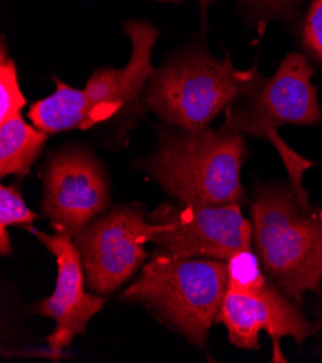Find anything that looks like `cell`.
I'll list each match as a JSON object with an SVG mask.
<instances>
[{"instance_id":"cell-1","label":"cell","mask_w":322,"mask_h":363,"mask_svg":"<svg viewBox=\"0 0 322 363\" xmlns=\"http://www.w3.org/2000/svg\"><path fill=\"white\" fill-rule=\"evenodd\" d=\"M247 158L244 133L220 129H162L156 150L143 167L183 204L227 206L246 201L241 168Z\"/></svg>"},{"instance_id":"cell-2","label":"cell","mask_w":322,"mask_h":363,"mask_svg":"<svg viewBox=\"0 0 322 363\" xmlns=\"http://www.w3.org/2000/svg\"><path fill=\"white\" fill-rule=\"evenodd\" d=\"M253 247L266 275L302 304L322 297V207L304 204L292 186L263 184L252 203Z\"/></svg>"},{"instance_id":"cell-3","label":"cell","mask_w":322,"mask_h":363,"mask_svg":"<svg viewBox=\"0 0 322 363\" xmlns=\"http://www.w3.org/2000/svg\"><path fill=\"white\" fill-rule=\"evenodd\" d=\"M227 288L226 261L156 253L120 298L146 306L191 343L204 349Z\"/></svg>"},{"instance_id":"cell-4","label":"cell","mask_w":322,"mask_h":363,"mask_svg":"<svg viewBox=\"0 0 322 363\" xmlns=\"http://www.w3.org/2000/svg\"><path fill=\"white\" fill-rule=\"evenodd\" d=\"M266 77L256 68L237 69L231 60L195 51L151 76L143 101L169 125L201 130L238 99L256 91Z\"/></svg>"},{"instance_id":"cell-5","label":"cell","mask_w":322,"mask_h":363,"mask_svg":"<svg viewBox=\"0 0 322 363\" xmlns=\"http://www.w3.org/2000/svg\"><path fill=\"white\" fill-rule=\"evenodd\" d=\"M314 72L306 57L298 52L288 54L275 76L265 79L256 91L238 99L227 108L222 125L269 140L279 152L289 174L291 186L304 204H311L302 183L304 172L314 162L289 148L277 129L283 125L311 126L322 121L318 90L312 84Z\"/></svg>"},{"instance_id":"cell-6","label":"cell","mask_w":322,"mask_h":363,"mask_svg":"<svg viewBox=\"0 0 322 363\" xmlns=\"http://www.w3.org/2000/svg\"><path fill=\"white\" fill-rule=\"evenodd\" d=\"M133 51L126 67L97 69L87 86L73 89L54 77L55 91L33 103L28 118L47 133H59L73 129H88L134 106L154 74L152 48L158 30L146 22H127Z\"/></svg>"},{"instance_id":"cell-7","label":"cell","mask_w":322,"mask_h":363,"mask_svg":"<svg viewBox=\"0 0 322 363\" xmlns=\"http://www.w3.org/2000/svg\"><path fill=\"white\" fill-rule=\"evenodd\" d=\"M165 223L148 222L137 207L120 206L90 222L74 238L87 285L98 296H109L127 282L149 253L145 245Z\"/></svg>"},{"instance_id":"cell-8","label":"cell","mask_w":322,"mask_h":363,"mask_svg":"<svg viewBox=\"0 0 322 363\" xmlns=\"http://www.w3.org/2000/svg\"><path fill=\"white\" fill-rule=\"evenodd\" d=\"M149 219L166 225L151 240L165 255L227 261L236 252L253 247L252 222L243 216L241 204H162Z\"/></svg>"},{"instance_id":"cell-9","label":"cell","mask_w":322,"mask_h":363,"mask_svg":"<svg viewBox=\"0 0 322 363\" xmlns=\"http://www.w3.org/2000/svg\"><path fill=\"white\" fill-rule=\"evenodd\" d=\"M42 179V210L55 232L76 238L110 204L105 174L97 158L83 148L54 154Z\"/></svg>"},{"instance_id":"cell-10","label":"cell","mask_w":322,"mask_h":363,"mask_svg":"<svg viewBox=\"0 0 322 363\" xmlns=\"http://www.w3.org/2000/svg\"><path fill=\"white\" fill-rule=\"evenodd\" d=\"M292 298L269 278L253 293L227 289L217 321L224 324L231 345L240 349L260 347L259 336L266 332L273 345V360H283L280 339L291 337L297 345L314 335L318 325L309 321Z\"/></svg>"},{"instance_id":"cell-11","label":"cell","mask_w":322,"mask_h":363,"mask_svg":"<svg viewBox=\"0 0 322 363\" xmlns=\"http://www.w3.org/2000/svg\"><path fill=\"white\" fill-rule=\"evenodd\" d=\"M26 229L52 253L58 267L54 293L33 306L35 313L55 323L47 343L51 357L58 359L74 337L86 332L90 320L103 308L104 300L86 291V272L73 236L64 232L48 235L32 226Z\"/></svg>"},{"instance_id":"cell-12","label":"cell","mask_w":322,"mask_h":363,"mask_svg":"<svg viewBox=\"0 0 322 363\" xmlns=\"http://www.w3.org/2000/svg\"><path fill=\"white\" fill-rule=\"evenodd\" d=\"M47 132L28 125L22 115L0 123V174L26 177L40 158L48 139Z\"/></svg>"},{"instance_id":"cell-13","label":"cell","mask_w":322,"mask_h":363,"mask_svg":"<svg viewBox=\"0 0 322 363\" xmlns=\"http://www.w3.org/2000/svg\"><path fill=\"white\" fill-rule=\"evenodd\" d=\"M229 288L240 293H253L262 288L269 277L266 275L256 250L244 249L236 252L226 261Z\"/></svg>"},{"instance_id":"cell-14","label":"cell","mask_w":322,"mask_h":363,"mask_svg":"<svg viewBox=\"0 0 322 363\" xmlns=\"http://www.w3.org/2000/svg\"><path fill=\"white\" fill-rule=\"evenodd\" d=\"M37 214L25 204L21 191L15 186L0 187V253L11 255L12 246L8 228L15 225L30 226Z\"/></svg>"},{"instance_id":"cell-15","label":"cell","mask_w":322,"mask_h":363,"mask_svg":"<svg viewBox=\"0 0 322 363\" xmlns=\"http://www.w3.org/2000/svg\"><path fill=\"white\" fill-rule=\"evenodd\" d=\"M26 100L18 83L15 61L8 55L5 43L0 51V123L21 115Z\"/></svg>"},{"instance_id":"cell-16","label":"cell","mask_w":322,"mask_h":363,"mask_svg":"<svg viewBox=\"0 0 322 363\" xmlns=\"http://www.w3.org/2000/svg\"><path fill=\"white\" fill-rule=\"evenodd\" d=\"M302 44L306 52L322 62V0H312L302 25Z\"/></svg>"},{"instance_id":"cell-17","label":"cell","mask_w":322,"mask_h":363,"mask_svg":"<svg viewBox=\"0 0 322 363\" xmlns=\"http://www.w3.org/2000/svg\"><path fill=\"white\" fill-rule=\"evenodd\" d=\"M247 2L262 8L266 12L273 13L275 16L289 18L294 15L297 6L302 0H247Z\"/></svg>"},{"instance_id":"cell-18","label":"cell","mask_w":322,"mask_h":363,"mask_svg":"<svg viewBox=\"0 0 322 363\" xmlns=\"http://www.w3.org/2000/svg\"><path fill=\"white\" fill-rule=\"evenodd\" d=\"M173 2H181V0H173ZM200 2H201L202 8H205L208 4H211V2H212V0H200Z\"/></svg>"}]
</instances>
